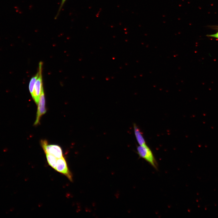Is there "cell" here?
Returning <instances> with one entry per match:
<instances>
[{
	"instance_id": "5b68a950",
	"label": "cell",
	"mask_w": 218,
	"mask_h": 218,
	"mask_svg": "<svg viewBox=\"0 0 218 218\" xmlns=\"http://www.w3.org/2000/svg\"><path fill=\"white\" fill-rule=\"evenodd\" d=\"M38 104L36 120L34 123L35 125H37L39 123L41 116L46 112L45 107V99L43 88L41 94Z\"/></svg>"
},
{
	"instance_id": "6da1fadb",
	"label": "cell",
	"mask_w": 218,
	"mask_h": 218,
	"mask_svg": "<svg viewBox=\"0 0 218 218\" xmlns=\"http://www.w3.org/2000/svg\"><path fill=\"white\" fill-rule=\"evenodd\" d=\"M137 153L139 156L145 160L155 169H157V163L153 153L147 144L137 147Z\"/></svg>"
},
{
	"instance_id": "3957f363",
	"label": "cell",
	"mask_w": 218,
	"mask_h": 218,
	"mask_svg": "<svg viewBox=\"0 0 218 218\" xmlns=\"http://www.w3.org/2000/svg\"><path fill=\"white\" fill-rule=\"evenodd\" d=\"M42 147L45 154L52 155L57 158L63 157L62 151L61 147L56 145H48L46 140H41Z\"/></svg>"
},
{
	"instance_id": "9c48e42d",
	"label": "cell",
	"mask_w": 218,
	"mask_h": 218,
	"mask_svg": "<svg viewBox=\"0 0 218 218\" xmlns=\"http://www.w3.org/2000/svg\"><path fill=\"white\" fill-rule=\"evenodd\" d=\"M67 0H61V3L58 9L57 13L55 17V19H56L59 16V15L62 8L63 5Z\"/></svg>"
},
{
	"instance_id": "30bf717a",
	"label": "cell",
	"mask_w": 218,
	"mask_h": 218,
	"mask_svg": "<svg viewBox=\"0 0 218 218\" xmlns=\"http://www.w3.org/2000/svg\"><path fill=\"white\" fill-rule=\"evenodd\" d=\"M207 36L209 37L215 38L218 39V31L216 33L214 34L208 35H207Z\"/></svg>"
},
{
	"instance_id": "8fae6325",
	"label": "cell",
	"mask_w": 218,
	"mask_h": 218,
	"mask_svg": "<svg viewBox=\"0 0 218 218\" xmlns=\"http://www.w3.org/2000/svg\"><path fill=\"white\" fill-rule=\"evenodd\" d=\"M213 29H215L218 31V26H215L211 27Z\"/></svg>"
},
{
	"instance_id": "277c9868",
	"label": "cell",
	"mask_w": 218,
	"mask_h": 218,
	"mask_svg": "<svg viewBox=\"0 0 218 218\" xmlns=\"http://www.w3.org/2000/svg\"><path fill=\"white\" fill-rule=\"evenodd\" d=\"M67 177L71 181H72V177L68 167L67 163L63 157L58 158L54 169Z\"/></svg>"
},
{
	"instance_id": "8992f818",
	"label": "cell",
	"mask_w": 218,
	"mask_h": 218,
	"mask_svg": "<svg viewBox=\"0 0 218 218\" xmlns=\"http://www.w3.org/2000/svg\"><path fill=\"white\" fill-rule=\"evenodd\" d=\"M134 132L137 141L139 145L146 144V142L143 133L136 124L133 125Z\"/></svg>"
},
{
	"instance_id": "ba28073f",
	"label": "cell",
	"mask_w": 218,
	"mask_h": 218,
	"mask_svg": "<svg viewBox=\"0 0 218 218\" xmlns=\"http://www.w3.org/2000/svg\"><path fill=\"white\" fill-rule=\"evenodd\" d=\"M39 72L31 79L29 85V88L30 92L32 96L33 92L34 86L35 82L38 76Z\"/></svg>"
},
{
	"instance_id": "52a82bcc",
	"label": "cell",
	"mask_w": 218,
	"mask_h": 218,
	"mask_svg": "<svg viewBox=\"0 0 218 218\" xmlns=\"http://www.w3.org/2000/svg\"><path fill=\"white\" fill-rule=\"evenodd\" d=\"M47 161L48 164L54 169H55L58 159L57 158L54 156L48 154H45Z\"/></svg>"
},
{
	"instance_id": "7a4b0ae2",
	"label": "cell",
	"mask_w": 218,
	"mask_h": 218,
	"mask_svg": "<svg viewBox=\"0 0 218 218\" xmlns=\"http://www.w3.org/2000/svg\"><path fill=\"white\" fill-rule=\"evenodd\" d=\"M42 62L41 61L39 64V75L35 83L32 97L36 104L38 102L40 96L43 89L42 76Z\"/></svg>"
}]
</instances>
